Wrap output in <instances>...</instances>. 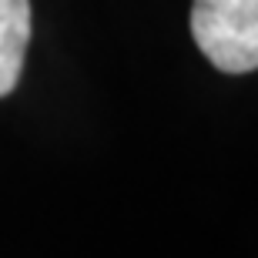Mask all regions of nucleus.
I'll return each instance as SVG.
<instances>
[{"label":"nucleus","instance_id":"f257e3e1","mask_svg":"<svg viewBox=\"0 0 258 258\" xmlns=\"http://www.w3.org/2000/svg\"><path fill=\"white\" fill-rule=\"evenodd\" d=\"M191 37L221 74L258 71V0H195Z\"/></svg>","mask_w":258,"mask_h":258},{"label":"nucleus","instance_id":"f03ea898","mask_svg":"<svg viewBox=\"0 0 258 258\" xmlns=\"http://www.w3.org/2000/svg\"><path fill=\"white\" fill-rule=\"evenodd\" d=\"M30 30V0H0V97H7L24 74Z\"/></svg>","mask_w":258,"mask_h":258}]
</instances>
